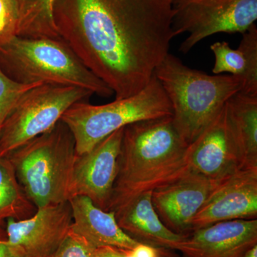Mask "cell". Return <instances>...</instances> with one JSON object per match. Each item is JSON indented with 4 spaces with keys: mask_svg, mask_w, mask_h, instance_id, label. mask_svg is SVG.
Returning <instances> with one entry per match:
<instances>
[{
    "mask_svg": "<svg viewBox=\"0 0 257 257\" xmlns=\"http://www.w3.org/2000/svg\"><path fill=\"white\" fill-rule=\"evenodd\" d=\"M17 16L13 0H0V43L16 36Z\"/></svg>",
    "mask_w": 257,
    "mask_h": 257,
    "instance_id": "obj_23",
    "label": "cell"
},
{
    "mask_svg": "<svg viewBox=\"0 0 257 257\" xmlns=\"http://www.w3.org/2000/svg\"><path fill=\"white\" fill-rule=\"evenodd\" d=\"M36 211L19 183L9 159L0 157V224L9 219H28Z\"/></svg>",
    "mask_w": 257,
    "mask_h": 257,
    "instance_id": "obj_20",
    "label": "cell"
},
{
    "mask_svg": "<svg viewBox=\"0 0 257 257\" xmlns=\"http://www.w3.org/2000/svg\"><path fill=\"white\" fill-rule=\"evenodd\" d=\"M72 211L71 229L94 247L112 246L133 250L140 243L120 228L114 213L103 210L84 196L69 200Z\"/></svg>",
    "mask_w": 257,
    "mask_h": 257,
    "instance_id": "obj_16",
    "label": "cell"
},
{
    "mask_svg": "<svg viewBox=\"0 0 257 257\" xmlns=\"http://www.w3.org/2000/svg\"><path fill=\"white\" fill-rule=\"evenodd\" d=\"M226 109L243 169L257 170V96L236 93Z\"/></svg>",
    "mask_w": 257,
    "mask_h": 257,
    "instance_id": "obj_18",
    "label": "cell"
},
{
    "mask_svg": "<svg viewBox=\"0 0 257 257\" xmlns=\"http://www.w3.org/2000/svg\"><path fill=\"white\" fill-rule=\"evenodd\" d=\"M135 257H181L170 248L140 243L133 250Z\"/></svg>",
    "mask_w": 257,
    "mask_h": 257,
    "instance_id": "obj_24",
    "label": "cell"
},
{
    "mask_svg": "<svg viewBox=\"0 0 257 257\" xmlns=\"http://www.w3.org/2000/svg\"><path fill=\"white\" fill-rule=\"evenodd\" d=\"M177 1H180V0H174V3H175V2H177Z\"/></svg>",
    "mask_w": 257,
    "mask_h": 257,
    "instance_id": "obj_29",
    "label": "cell"
},
{
    "mask_svg": "<svg viewBox=\"0 0 257 257\" xmlns=\"http://www.w3.org/2000/svg\"><path fill=\"white\" fill-rule=\"evenodd\" d=\"M77 155L73 135L60 120L6 157L24 192L37 209L70 199Z\"/></svg>",
    "mask_w": 257,
    "mask_h": 257,
    "instance_id": "obj_5",
    "label": "cell"
},
{
    "mask_svg": "<svg viewBox=\"0 0 257 257\" xmlns=\"http://www.w3.org/2000/svg\"><path fill=\"white\" fill-rule=\"evenodd\" d=\"M121 229L140 243L177 250L187 236L176 234L163 224L147 192L121 204L114 210Z\"/></svg>",
    "mask_w": 257,
    "mask_h": 257,
    "instance_id": "obj_15",
    "label": "cell"
},
{
    "mask_svg": "<svg viewBox=\"0 0 257 257\" xmlns=\"http://www.w3.org/2000/svg\"><path fill=\"white\" fill-rule=\"evenodd\" d=\"M174 0H57L59 35L122 99L148 84L170 53Z\"/></svg>",
    "mask_w": 257,
    "mask_h": 257,
    "instance_id": "obj_1",
    "label": "cell"
},
{
    "mask_svg": "<svg viewBox=\"0 0 257 257\" xmlns=\"http://www.w3.org/2000/svg\"><path fill=\"white\" fill-rule=\"evenodd\" d=\"M214 55L212 73H229L241 83L240 93L257 96V28L253 25L242 34L237 49L230 47L226 42H217L211 45Z\"/></svg>",
    "mask_w": 257,
    "mask_h": 257,
    "instance_id": "obj_17",
    "label": "cell"
},
{
    "mask_svg": "<svg viewBox=\"0 0 257 257\" xmlns=\"http://www.w3.org/2000/svg\"><path fill=\"white\" fill-rule=\"evenodd\" d=\"M124 128L101 140L90 151L77 155L71 184V198L84 196L96 207L109 211L117 177Z\"/></svg>",
    "mask_w": 257,
    "mask_h": 257,
    "instance_id": "obj_9",
    "label": "cell"
},
{
    "mask_svg": "<svg viewBox=\"0 0 257 257\" xmlns=\"http://www.w3.org/2000/svg\"><path fill=\"white\" fill-rule=\"evenodd\" d=\"M124 257H135L133 253V250H130Z\"/></svg>",
    "mask_w": 257,
    "mask_h": 257,
    "instance_id": "obj_28",
    "label": "cell"
},
{
    "mask_svg": "<svg viewBox=\"0 0 257 257\" xmlns=\"http://www.w3.org/2000/svg\"><path fill=\"white\" fill-rule=\"evenodd\" d=\"M7 236L12 244L20 246L28 257H48L69 234L72 211L69 201L37 208L28 219L6 221Z\"/></svg>",
    "mask_w": 257,
    "mask_h": 257,
    "instance_id": "obj_12",
    "label": "cell"
},
{
    "mask_svg": "<svg viewBox=\"0 0 257 257\" xmlns=\"http://www.w3.org/2000/svg\"><path fill=\"white\" fill-rule=\"evenodd\" d=\"M187 157L191 171L216 183L243 169L228 120L226 103L214 119L189 144Z\"/></svg>",
    "mask_w": 257,
    "mask_h": 257,
    "instance_id": "obj_10",
    "label": "cell"
},
{
    "mask_svg": "<svg viewBox=\"0 0 257 257\" xmlns=\"http://www.w3.org/2000/svg\"><path fill=\"white\" fill-rule=\"evenodd\" d=\"M216 182L189 171L182 177L154 190L152 202L163 224L176 234L189 236L192 222Z\"/></svg>",
    "mask_w": 257,
    "mask_h": 257,
    "instance_id": "obj_13",
    "label": "cell"
},
{
    "mask_svg": "<svg viewBox=\"0 0 257 257\" xmlns=\"http://www.w3.org/2000/svg\"><path fill=\"white\" fill-rule=\"evenodd\" d=\"M154 75L172 106L174 126L187 145L214 119L230 98L241 90L237 77L210 75L190 68L170 53L157 66Z\"/></svg>",
    "mask_w": 257,
    "mask_h": 257,
    "instance_id": "obj_3",
    "label": "cell"
},
{
    "mask_svg": "<svg viewBox=\"0 0 257 257\" xmlns=\"http://www.w3.org/2000/svg\"><path fill=\"white\" fill-rule=\"evenodd\" d=\"M174 10L175 37L188 33L179 47L184 54L216 34L242 35L257 20V0H180Z\"/></svg>",
    "mask_w": 257,
    "mask_h": 257,
    "instance_id": "obj_8",
    "label": "cell"
},
{
    "mask_svg": "<svg viewBox=\"0 0 257 257\" xmlns=\"http://www.w3.org/2000/svg\"><path fill=\"white\" fill-rule=\"evenodd\" d=\"M130 250L112 246H100L94 248L92 257H124Z\"/></svg>",
    "mask_w": 257,
    "mask_h": 257,
    "instance_id": "obj_26",
    "label": "cell"
},
{
    "mask_svg": "<svg viewBox=\"0 0 257 257\" xmlns=\"http://www.w3.org/2000/svg\"><path fill=\"white\" fill-rule=\"evenodd\" d=\"M0 69L22 84L80 87L101 97L114 94L61 37H12L0 43Z\"/></svg>",
    "mask_w": 257,
    "mask_h": 257,
    "instance_id": "obj_4",
    "label": "cell"
},
{
    "mask_svg": "<svg viewBox=\"0 0 257 257\" xmlns=\"http://www.w3.org/2000/svg\"><path fill=\"white\" fill-rule=\"evenodd\" d=\"M257 244V219L222 221L193 231L178 248L181 257H240Z\"/></svg>",
    "mask_w": 257,
    "mask_h": 257,
    "instance_id": "obj_14",
    "label": "cell"
},
{
    "mask_svg": "<svg viewBox=\"0 0 257 257\" xmlns=\"http://www.w3.org/2000/svg\"><path fill=\"white\" fill-rule=\"evenodd\" d=\"M87 89L41 84L25 93L0 133V157H6L32 139L53 127L75 103L93 95Z\"/></svg>",
    "mask_w": 257,
    "mask_h": 257,
    "instance_id": "obj_7",
    "label": "cell"
},
{
    "mask_svg": "<svg viewBox=\"0 0 257 257\" xmlns=\"http://www.w3.org/2000/svg\"><path fill=\"white\" fill-rule=\"evenodd\" d=\"M94 246L72 229L55 252L48 257H92Z\"/></svg>",
    "mask_w": 257,
    "mask_h": 257,
    "instance_id": "obj_22",
    "label": "cell"
},
{
    "mask_svg": "<svg viewBox=\"0 0 257 257\" xmlns=\"http://www.w3.org/2000/svg\"><path fill=\"white\" fill-rule=\"evenodd\" d=\"M38 84H25L15 82L0 69V133L5 121L22 96Z\"/></svg>",
    "mask_w": 257,
    "mask_h": 257,
    "instance_id": "obj_21",
    "label": "cell"
},
{
    "mask_svg": "<svg viewBox=\"0 0 257 257\" xmlns=\"http://www.w3.org/2000/svg\"><path fill=\"white\" fill-rule=\"evenodd\" d=\"M187 147L174 126L172 116L124 126L109 211L189 172Z\"/></svg>",
    "mask_w": 257,
    "mask_h": 257,
    "instance_id": "obj_2",
    "label": "cell"
},
{
    "mask_svg": "<svg viewBox=\"0 0 257 257\" xmlns=\"http://www.w3.org/2000/svg\"><path fill=\"white\" fill-rule=\"evenodd\" d=\"M0 257H28L20 246L12 244L8 241L3 224H0Z\"/></svg>",
    "mask_w": 257,
    "mask_h": 257,
    "instance_id": "obj_25",
    "label": "cell"
},
{
    "mask_svg": "<svg viewBox=\"0 0 257 257\" xmlns=\"http://www.w3.org/2000/svg\"><path fill=\"white\" fill-rule=\"evenodd\" d=\"M172 115L170 101L153 75L140 92L128 97L101 105L87 101L75 103L62 115L61 121L73 135L77 155H82L126 125Z\"/></svg>",
    "mask_w": 257,
    "mask_h": 257,
    "instance_id": "obj_6",
    "label": "cell"
},
{
    "mask_svg": "<svg viewBox=\"0 0 257 257\" xmlns=\"http://www.w3.org/2000/svg\"><path fill=\"white\" fill-rule=\"evenodd\" d=\"M57 0H13L17 16L16 36L60 38L54 18Z\"/></svg>",
    "mask_w": 257,
    "mask_h": 257,
    "instance_id": "obj_19",
    "label": "cell"
},
{
    "mask_svg": "<svg viewBox=\"0 0 257 257\" xmlns=\"http://www.w3.org/2000/svg\"><path fill=\"white\" fill-rule=\"evenodd\" d=\"M238 219H257V170L241 169L218 182L193 219L192 231Z\"/></svg>",
    "mask_w": 257,
    "mask_h": 257,
    "instance_id": "obj_11",
    "label": "cell"
},
{
    "mask_svg": "<svg viewBox=\"0 0 257 257\" xmlns=\"http://www.w3.org/2000/svg\"><path fill=\"white\" fill-rule=\"evenodd\" d=\"M240 257H257V244L248 248Z\"/></svg>",
    "mask_w": 257,
    "mask_h": 257,
    "instance_id": "obj_27",
    "label": "cell"
}]
</instances>
